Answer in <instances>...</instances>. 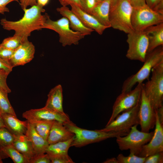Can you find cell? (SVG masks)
<instances>
[{"mask_svg":"<svg viewBox=\"0 0 163 163\" xmlns=\"http://www.w3.org/2000/svg\"><path fill=\"white\" fill-rule=\"evenodd\" d=\"M118 0H111L110 10L112 9L116 5Z\"/></svg>","mask_w":163,"mask_h":163,"instance_id":"obj_48","label":"cell"},{"mask_svg":"<svg viewBox=\"0 0 163 163\" xmlns=\"http://www.w3.org/2000/svg\"><path fill=\"white\" fill-rule=\"evenodd\" d=\"M51 163H74V162L69 156L67 157H50Z\"/></svg>","mask_w":163,"mask_h":163,"instance_id":"obj_39","label":"cell"},{"mask_svg":"<svg viewBox=\"0 0 163 163\" xmlns=\"http://www.w3.org/2000/svg\"><path fill=\"white\" fill-rule=\"evenodd\" d=\"M23 11L24 15L20 20L13 21L3 18L0 20V23L4 29L14 30V35L20 37L24 42L28 40L32 32L43 28L44 24L49 16L47 13L42 14L45 10L38 4Z\"/></svg>","mask_w":163,"mask_h":163,"instance_id":"obj_1","label":"cell"},{"mask_svg":"<svg viewBox=\"0 0 163 163\" xmlns=\"http://www.w3.org/2000/svg\"><path fill=\"white\" fill-rule=\"evenodd\" d=\"M54 121L41 120L30 123H32L37 132L47 140L51 128Z\"/></svg>","mask_w":163,"mask_h":163,"instance_id":"obj_27","label":"cell"},{"mask_svg":"<svg viewBox=\"0 0 163 163\" xmlns=\"http://www.w3.org/2000/svg\"><path fill=\"white\" fill-rule=\"evenodd\" d=\"M1 108L0 107V114H1Z\"/></svg>","mask_w":163,"mask_h":163,"instance_id":"obj_51","label":"cell"},{"mask_svg":"<svg viewBox=\"0 0 163 163\" xmlns=\"http://www.w3.org/2000/svg\"><path fill=\"white\" fill-rule=\"evenodd\" d=\"M62 90L61 85H58L52 89L48 94L45 107L60 114L65 115L63 107Z\"/></svg>","mask_w":163,"mask_h":163,"instance_id":"obj_20","label":"cell"},{"mask_svg":"<svg viewBox=\"0 0 163 163\" xmlns=\"http://www.w3.org/2000/svg\"><path fill=\"white\" fill-rule=\"evenodd\" d=\"M0 156L2 159L10 157L14 163H30L29 160L12 145L5 147L0 151Z\"/></svg>","mask_w":163,"mask_h":163,"instance_id":"obj_26","label":"cell"},{"mask_svg":"<svg viewBox=\"0 0 163 163\" xmlns=\"http://www.w3.org/2000/svg\"><path fill=\"white\" fill-rule=\"evenodd\" d=\"M25 135L29 139L31 142L35 155L46 153V149L49 145L47 140L43 139L37 132L33 125L29 122Z\"/></svg>","mask_w":163,"mask_h":163,"instance_id":"obj_22","label":"cell"},{"mask_svg":"<svg viewBox=\"0 0 163 163\" xmlns=\"http://www.w3.org/2000/svg\"><path fill=\"white\" fill-rule=\"evenodd\" d=\"M133 9L129 0H118L115 6L110 10V27L127 34L133 31L131 23Z\"/></svg>","mask_w":163,"mask_h":163,"instance_id":"obj_5","label":"cell"},{"mask_svg":"<svg viewBox=\"0 0 163 163\" xmlns=\"http://www.w3.org/2000/svg\"><path fill=\"white\" fill-rule=\"evenodd\" d=\"M1 115L3 119L5 128L15 136L25 135L28 122L21 121L17 117L16 115L7 113H2Z\"/></svg>","mask_w":163,"mask_h":163,"instance_id":"obj_17","label":"cell"},{"mask_svg":"<svg viewBox=\"0 0 163 163\" xmlns=\"http://www.w3.org/2000/svg\"><path fill=\"white\" fill-rule=\"evenodd\" d=\"M83 11L90 14L97 3L96 0H84Z\"/></svg>","mask_w":163,"mask_h":163,"instance_id":"obj_38","label":"cell"},{"mask_svg":"<svg viewBox=\"0 0 163 163\" xmlns=\"http://www.w3.org/2000/svg\"><path fill=\"white\" fill-rule=\"evenodd\" d=\"M36 1L37 4L43 7L47 4L49 0H36Z\"/></svg>","mask_w":163,"mask_h":163,"instance_id":"obj_46","label":"cell"},{"mask_svg":"<svg viewBox=\"0 0 163 163\" xmlns=\"http://www.w3.org/2000/svg\"><path fill=\"white\" fill-rule=\"evenodd\" d=\"M74 137L64 141L50 144L46 150V153L50 157H67L69 156L68 152Z\"/></svg>","mask_w":163,"mask_h":163,"instance_id":"obj_25","label":"cell"},{"mask_svg":"<svg viewBox=\"0 0 163 163\" xmlns=\"http://www.w3.org/2000/svg\"><path fill=\"white\" fill-rule=\"evenodd\" d=\"M103 163H119V162L116 158H112L107 159L103 162Z\"/></svg>","mask_w":163,"mask_h":163,"instance_id":"obj_45","label":"cell"},{"mask_svg":"<svg viewBox=\"0 0 163 163\" xmlns=\"http://www.w3.org/2000/svg\"><path fill=\"white\" fill-rule=\"evenodd\" d=\"M9 74L5 70L0 69V86L8 93L11 92L7 83V78Z\"/></svg>","mask_w":163,"mask_h":163,"instance_id":"obj_35","label":"cell"},{"mask_svg":"<svg viewBox=\"0 0 163 163\" xmlns=\"http://www.w3.org/2000/svg\"><path fill=\"white\" fill-rule=\"evenodd\" d=\"M23 42L21 37L14 35L12 37L4 39L0 44L7 48L14 50Z\"/></svg>","mask_w":163,"mask_h":163,"instance_id":"obj_30","label":"cell"},{"mask_svg":"<svg viewBox=\"0 0 163 163\" xmlns=\"http://www.w3.org/2000/svg\"><path fill=\"white\" fill-rule=\"evenodd\" d=\"M30 163H51L48 155L46 153L35 155L30 160Z\"/></svg>","mask_w":163,"mask_h":163,"instance_id":"obj_34","label":"cell"},{"mask_svg":"<svg viewBox=\"0 0 163 163\" xmlns=\"http://www.w3.org/2000/svg\"><path fill=\"white\" fill-rule=\"evenodd\" d=\"M8 94L0 86V107L1 113H7L16 115L8 100Z\"/></svg>","mask_w":163,"mask_h":163,"instance_id":"obj_28","label":"cell"},{"mask_svg":"<svg viewBox=\"0 0 163 163\" xmlns=\"http://www.w3.org/2000/svg\"><path fill=\"white\" fill-rule=\"evenodd\" d=\"M35 51L34 45L27 40L23 42L14 50L9 61L13 67L24 65L33 59Z\"/></svg>","mask_w":163,"mask_h":163,"instance_id":"obj_15","label":"cell"},{"mask_svg":"<svg viewBox=\"0 0 163 163\" xmlns=\"http://www.w3.org/2000/svg\"><path fill=\"white\" fill-rule=\"evenodd\" d=\"M3 161H2V159L1 157L0 156V163H3Z\"/></svg>","mask_w":163,"mask_h":163,"instance_id":"obj_49","label":"cell"},{"mask_svg":"<svg viewBox=\"0 0 163 163\" xmlns=\"http://www.w3.org/2000/svg\"><path fill=\"white\" fill-rule=\"evenodd\" d=\"M12 145L22 154L30 161L35 155V153L29 139L25 135L15 136Z\"/></svg>","mask_w":163,"mask_h":163,"instance_id":"obj_24","label":"cell"},{"mask_svg":"<svg viewBox=\"0 0 163 163\" xmlns=\"http://www.w3.org/2000/svg\"><path fill=\"white\" fill-rule=\"evenodd\" d=\"M144 84L139 83L133 89L121 93L117 97L112 108L111 117L107 125L120 113L129 109L140 103Z\"/></svg>","mask_w":163,"mask_h":163,"instance_id":"obj_10","label":"cell"},{"mask_svg":"<svg viewBox=\"0 0 163 163\" xmlns=\"http://www.w3.org/2000/svg\"><path fill=\"white\" fill-rule=\"evenodd\" d=\"M18 0H0V14H4L5 12H9V8L6 5L10 2Z\"/></svg>","mask_w":163,"mask_h":163,"instance_id":"obj_41","label":"cell"},{"mask_svg":"<svg viewBox=\"0 0 163 163\" xmlns=\"http://www.w3.org/2000/svg\"><path fill=\"white\" fill-rule=\"evenodd\" d=\"M155 110L146 96L142 88L138 113L139 124L140 126L141 131L149 132L150 130L155 127Z\"/></svg>","mask_w":163,"mask_h":163,"instance_id":"obj_12","label":"cell"},{"mask_svg":"<svg viewBox=\"0 0 163 163\" xmlns=\"http://www.w3.org/2000/svg\"><path fill=\"white\" fill-rule=\"evenodd\" d=\"M62 6H67L75 5L83 10L84 6V0H59Z\"/></svg>","mask_w":163,"mask_h":163,"instance_id":"obj_36","label":"cell"},{"mask_svg":"<svg viewBox=\"0 0 163 163\" xmlns=\"http://www.w3.org/2000/svg\"><path fill=\"white\" fill-rule=\"evenodd\" d=\"M22 117L30 123L41 120L56 121L63 124L70 121L67 114H62L44 107L26 111L23 113Z\"/></svg>","mask_w":163,"mask_h":163,"instance_id":"obj_13","label":"cell"},{"mask_svg":"<svg viewBox=\"0 0 163 163\" xmlns=\"http://www.w3.org/2000/svg\"><path fill=\"white\" fill-rule=\"evenodd\" d=\"M20 4L22 9H24L26 8L27 6H31L37 5L36 0H19Z\"/></svg>","mask_w":163,"mask_h":163,"instance_id":"obj_42","label":"cell"},{"mask_svg":"<svg viewBox=\"0 0 163 163\" xmlns=\"http://www.w3.org/2000/svg\"><path fill=\"white\" fill-rule=\"evenodd\" d=\"M97 2H100L103 1L104 0H96Z\"/></svg>","mask_w":163,"mask_h":163,"instance_id":"obj_50","label":"cell"},{"mask_svg":"<svg viewBox=\"0 0 163 163\" xmlns=\"http://www.w3.org/2000/svg\"><path fill=\"white\" fill-rule=\"evenodd\" d=\"M163 23V13L155 11L146 4L133 8L131 23L134 30L143 31L148 27Z\"/></svg>","mask_w":163,"mask_h":163,"instance_id":"obj_8","label":"cell"},{"mask_svg":"<svg viewBox=\"0 0 163 163\" xmlns=\"http://www.w3.org/2000/svg\"><path fill=\"white\" fill-rule=\"evenodd\" d=\"M159 121L160 123L163 124V106L160 107L156 110Z\"/></svg>","mask_w":163,"mask_h":163,"instance_id":"obj_44","label":"cell"},{"mask_svg":"<svg viewBox=\"0 0 163 163\" xmlns=\"http://www.w3.org/2000/svg\"><path fill=\"white\" fill-rule=\"evenodd\" d=\"M163 163V152H158L145 157L144 163Z\"/></svg>","mask_w":163,"mask_h":163,"instance_id":"obj_33","label":"cell"},{"mask_svg":"<svg viewBox=\"0 0 163 163\" xmlns=\"http://www.w3.org/2000/svg\"><path fill=\"white\" fill-rule=\"evenodd\" d=\"M130 3L133 8H137L145 5V0H130Z\"/></svg>","mask_w":163,"mask_h":163,"instance_id":"obj_43","label":"cell"},{"mask_svg":"<svg viewBox=\"0 0 163 163\" xmlns=\"http://www.w3.org/2000/svg\"><path fill=\"white\" fill-rule=\"evenodd\" d=\"M155 128L153 135L147 144L143 145L137 156L146 157L152 154L163 152V127L158 119L156 110Z\"/></svg>","mask_w":163,"mask_h":163,"instance_id":"obj_14","label":"cell"},{"mask_svg":"<svg viewBox=\"0 0 163 163\" xmlns=\"http://www.w3.org/2000/svg\"><path fill=\"white\" fill-rule=\"evenodd\" d=\"M145 3L152 9L163 13V0H145Z\"/></svg>","mask_w":163,"mask_h":163,"instance_id":"obj_32","label":"cell"},{"mask_svg":"<svg viewBox=\"0 0 163 163\" xmlns=\"http://www.w3.org/2000/svg\"><path fill=\"white\" fill-rule=\"evenodd\" d=\"M140 103L134 107L119 114L110 123L99 130L106 132H123L128 133L132 126L139 124L138 113Z\"/></svg>","mask_w":163,"mask_h":163,"instance_id":"obj_11","label":"cell"},{"mask_svg":"<svg viewBox=\"0 0 163 163\" xmlns=\"http://www.w3.org/2000/svg\"><path fill=\"white\" fill-rule=\"evenodd\" d=\"M56 10L63 17L68 19L70 27L73 30L79 32L85 36L90 35L94 31L85 27L76 14L67 6L58 8Z\"/></svg>","mask_w":163,"mask_h":163,"instance_id":"obj_18","label":"cell"},{"mask_svg":"<svg viewBox=\"0 0 163 163\" xmlns=\"http://www.w3.org/2000/svg\"><path fill=\"white\" fill-rule=\"evenodd\" d=\"M162 61L163 48V46H161L147 54L144 64L140 69L124 82L121 92L130 91L137 83H142L145 80H148L153 68Z\"/></svg>","mask_w":163,"mask_h":163,"instance_id":"obj_3","label":"cell"},{"mask_svg":"<svg viewBox=\"0 0 163 163\" xmlns=\"http://www.w3.org/2000/svg\"><path fill=\"white\" fill-rule=\"evenodd\" d=\"M13 68L9 60L0 57V69L5 70L9 74L12 71Z\"/></svg>","mask_w":163,"mask_h":163,"instance_id":"obj_40","label":"cell"},{"mask_svg":"<svg viewBox=\"0 0 163 163\" xmlns=\"http://www.w3.org/2000/svg\"><path fill=\"white\" fill-rule=\"evenodd\" d=\"M14 50L7 48L0 44V57L9 60L12 57Z\"/></svg>","mask_w":163,"mask_h":163,"instance_id":"obj_37","label":"cell"},{"mask_svg":"<svg viewBox=\"0 0 163 163\" xmlns=\"http://www.w3.org/2000/svg\"><path fill=\"white\" fill-rule=\"evenodd\" d=\"M145 157L138 156L130 153L128 156L119 154L117 157L119 163H144Z\"/></svg>","mask_w":163,"mask_h":163,"instance_id":"obj_31","label":"cell"},{"mask_svg":"<svg viewBox=\"0 0 163 163\" xmlns=\"http://www.w3.org/2000/svg\"><path fill=\"white\" fill-rule=\"evenodd\" d=\"M148 38L147 53L163 45V23L150 26L144 30Z\"/></svg>","mask_w":163,"mask_h":163,"instance_id":"obj_21","label":"cell"},{"mask_svg":"<svg viewBox=\"0 0 163 163\" xmlns=\"http://www.w3.org/2000/svg\"><path fill=\"white\" fill-rule=\"evenodd\" d=\"M75 136L62 123L54 121L50 129L47 141L51 144L68 140Z\"/></svg>","mask_w":163,"mask_h":163,"instance_id":"obj_19","label":"cell"},{"mask_svg":"<svg viewBox=\"0 0 163 163\" xmlns=\"http://www.w3.org/2000/svg\"><path fill=\"white\" fill-rule=\"evenodd\" d=\"M71 10L76 14L83 24L88 28L95 31L101 35L105 30L109 28L101 24L93 16L84 11L75 5H70Z\"/></svg>","mask_w":163,"mask_h":163,"instance_id":"obj_16","label":"cell"},{"mask_svg":"<svg viewBox=\"0 0 163 163\" xmlns=\"http://www.w3.org/2000/svg\"><path fill=\"white\" fill-rule=\"evenodd\" d=\"M150 79L144 84L145 94L155 110L163 106V61L152 69Z\"/></svg>","mask_w":163,"mask_h":163,"instance_id":"obj_4","label":"cell"},{"mask_svg":"<svg viewBox=\"0 0 163 163\" xmlns=\"http://www.w3.org/2000/svg\"><path fill=\"white\" fill-rule=\"evenodd\" d=\"M126 41L128 44L126 57L143 62L149 46L148 38L145 31L134 30L128 34Z\"/></svg>","mask_w":163,"mask_h":163,"instance_id":"obj_9","label":"cell"},{"mask_svg":"<svg viewBox=\"0 0 163 163\" xmlns=\"http://www.w3.org/2000/svg\"><path fill=\"white\" fill-rule=\"evenodd\" d=\"M111 0L97 2L90 14L93 16L102 25L110 27L109 20Z\"/></svg>","mask_w":163,"mask_h":163,"instance_id":"obj_23","label":"cell"},{"mask_svg":"<svg viewBox=\"0 0 163 163\" xmlns=\"http://www.w3.org/2000/svg\"><path fill=\"white\" fill-rule=\"evenodd\" d=\"M43 28L57 32L59 35V41L63 46L78 45L79 41L85 37L81 33L71 29L68 20L64 17L56 21L52 20L49 17L44 24Z\"/></svg>","mask_w":163,"mask_h":163,"instance_id":"obj_6","label":"cell"},{"mask_svg":"<svg viewBox=\"0 0 163 163\" xmlns=\"http://www.w3.org/2000/svg\"><path fill=\"white\" fill-rule=\"evenodd\" d=\"M63 124L75 134L71 147H81L108 139L124 136L128 133L123 132H106L99 130H87L78 127L71 121L64 123Z\"/></svg>","mask_w":163,"mask_h":163,"instance_id":"obj_2","label":"cell"},{"mask_svg":"<svg viewBox=\"0 0 163 163\" xmlns=\"http://www.w3.org/2000/svg\"><path fill=\"white\" fill-rule=\"evenodd\" d=\"M15 136L11 133L6 128L0 129V151L5 147L12 145Z\"/></svg>","mask_w":163,"mask_h":163,"instance_id":"obj_29","label":"cell"},{"mask_svg":"<svg viewBox=\"0 0 163 163\" xmlns=\"http://www.w3.org/2000/svg\"><path fill=\"white\" fill-rule=\"evenodd\" d=\"M4 128H5V125L3 119L1 114H0V129Z\"/></svg>","mask_w":163,"mask_h":163,"instance_id":"obj_47","label":"cell"},{"mask_svg":"<svg viewBox=\"0 0 163 163\" xmlns=\"http://www.w3.org/2000/svg\"><path fill=\"white\" fill-rule=\"evenodd\" d=\"M129 0V1H130V0Z\"/></svg>","mask_w":163,"mask_h":163,"instance_id":"obj_52","label":"cell"},{"mask_svg":"<svg viewBox=\"0 0 163 163\" xmlns=\"http://www.w3.org/2000/svg\"><path fill=\"white\" fill-rule=\"evenodd\" d=\"M137 126H133L126 135L117 137L116 139L121 150H129L130 153L136 155L142 146L150 141L154 134V132H144L139 131L137 129Z\"/></svg>","mask_w":163,"mask_h":163,"instance_id":"obj_7","label":"cell"}]
</instances>
